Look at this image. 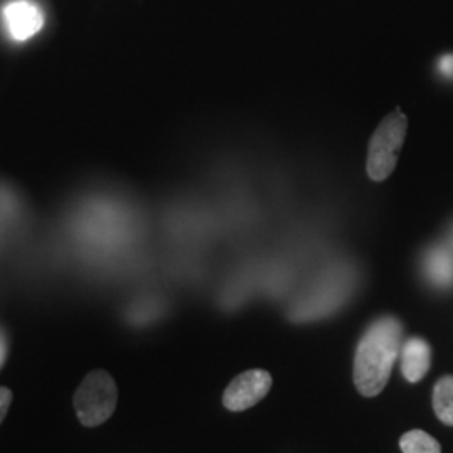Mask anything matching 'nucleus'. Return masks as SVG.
I'll return each instance as SVG.
<instances>
[{
	"label": "nucleus",
	"instance_id": "obj_1",
	"mask_svg": "<svg viewBox=\"0 0 453 453\" xmlns=\"http://www.w3.org/2000/svg\"><path fill=\"white\" fill-rule=\"evenodd\" d=\"M403 346V326L393 318L383 316L366 329L355 355V385L363 396L380 395L400 357Z\"/></svg>",
	"mask_w": 453,
	"mask_h": 453
},
{
	"label": "nucleus",
	"instance_id": "obj_2",
	"mask_svg": "<svg viewBox=\"0 0 453 453\" xmlns=\"http://www.w3.org/2000/svg\"><path fill=\"white\" fill-rule=\"evenodd\" d=\"M118 405V387L104 370L88 372L74 393L76 415L84 426H99L110 420Z\"/></svg>",
	"mask_w": 453,
	"mask_h": 453
},
{
	"label": "nucleus",
	"instance_id": "obj_3",
	"mask_svg": "<svg viewBox=\"0 0 453 453\" xmlns=\"http://www.w3.org/2000/svg\"><path fill=\"white\" fill-rule=\"evenodd\" d=\"M406 134L405 114L400 110L389 114L388 118L378 127L372 134L368 148L366 170L370 179L383 181L388 179L398 160V153L403 146Z\"/></svg>",
	"mask_w": 453,
	"mask_h": 453
},
{
	"label": "nucleus",
	"instance_id": "obj_4",
	"mask_svg": "<svg viewBox=\"0 0 453 453\" xmlns=\"http://www.w3.org/2000/svg\"><path fill=\"white\" fill-rule=\"evenodd\" d=\"M353 277L346 269L329 271L312 291H309L296 306L292 308L291 318L294 321H312L316 318L326 316L340 308L341 303L349 296Z\"/></svg>",
	"mask_w": 453,
	"mask_h": 453
},
{
	"label": "nucleus",
	"instance_id": "obj_5",
	"mask_svg": "<svg viewBox=\"0 0 453 453\" xmlns=\"http://www.w3.org/2000/svg\"><path fill=\"white\" fill-rule=\"evenodd\" d=\"M273 376L265 370H249L241 372L224 393V405L230 411H243L257 405L271 391Z\"/></svg>",
	"mask_w": 453,
	"mask_h": 453
},
{
	"label": "nucleus",
	"instance_id": "obj_6",
	"mask_svg": "<svg viewBox=\"0 0 453 453\" xmlns=\"http://www.w3.org/2000/svg\"><path fill=\"white\" fill-rule=\"evenodd\" d=\"M4 22L9 35L17 42H24L42 29L44 14L31 0H14L4 7Z\"/></svg>",
	"mask_w": 453,
	"mask_h": 453
},
{
	"label": "nucleus",
	"instance_id": "obj_7",
	"mask_svg": "<svg viewBox=\"0 0 453 453\" xmlns=\"http://www.w3.org/2000/svg\"><path fill=\"white\" fill-rule=\"evenodd\" d=\"M425 279L437 289L453 288V249L449 243L432 245L421 259Z\"/></svg>",
	"mask_w": 453,
	"mask_h": 453
},
{
	"label": "nucleus",
	"instance_id": "obj_8",
	"mask_svg": "<svg viewBox=\"0 0 453 453\" xmlns=\"http://www.w3.org/2000/svg\"><path fill=\"white\" fill-rule=\"evenodd\" d=\"M402 372L410 383H418L430 370L432 348L421 338H410L403 342L402 351Z\"/></svg>",
	"mask_w": 453,
	"mask_h": 453
},
{
	"label": "nucleus",
	"instance_id": "obj_9",
	"mask_svg": "<svg viewBox=\"0 0 453 453\" xmlns=\"http://www.w3.org/2000/svg\"><path fill=\"white\" fill-rule=\"evenodd\" d=\"M434 408L438 420L453 426V376L438 380L434 389Z\"/></svg>",
	"mask_w": 453,
	"mask_h": 453
},
{
	"label": "nucleus",
	"instance_id": "obj_10",
	"mask_svg": "<svg viewBox=\"0 0 453 453\" xmlns=\"http://www.w3.org/2000/svg\"><path fill=\"white\" fill-rule=\"evenodd\" d=\"M403 453H441V447L435 438L423 430H411L400 440Z\"/></svg>",
	"mask_w": 453,
	"mask_h": 453
},
{
	"label": "nucleus",
	"instance_id": "obj_11",
	"mask_svg": "<svg viewBox=\"0 0 453 453\" xmlns=\"http://www.w3.org/2000/svg\"><path fill=\"white\" fill-rule=\"evenodd\" d=\"M438 74L447 80V81H453V54H447L443 58H440L437 65Z\"/></svg>",
	"mask_w": 453,
	"mask_h": 453
},
{
	"label": "nucleus",
	"instance_id": "obj_12",
	"mask_svg": "<svg viewBox=\"0 0 453 453\" xmlns=\"http://www.w3.org/2000/svg\"><path fill=\"white\" fill-rule=\"evenodd\" d=\"M11 403H12V391L5 387H0V423L7 417Z\"/></svg>",
	"mask_w": 453,
	"mask_h": 453
},
{
	"label": "nucleus",
	"instance_id": "obj_13",
	"mask_svg": "<svg viewBox=\"0 0 453 453\" xmlns=\"http://www.w3.org/2000/svg\"><path fill=\"white\" fill-rule=\"evenodd\" d=\"M7 355H9V340H7L5 331L0 327V370L5 365Z\"/></svg>",
	"mask_w": 453,
	"mask_h": 453
},
{
	"label": "nucleus",
	"instance_id": "obj_14",
	"mask_svg": "<svg viewBox=\"0 0 453 453\" xmlns=\"http://www.w3.org/2000/svg\"><path fill=\"white\" fill-rule=\"evenodd\" d=\"M447 243L450 245L453 249V226H450V232H449V241H447Z\"/></svg>",
	"mask_w": 453,
	"mask_h": 453
}]
</instances>
